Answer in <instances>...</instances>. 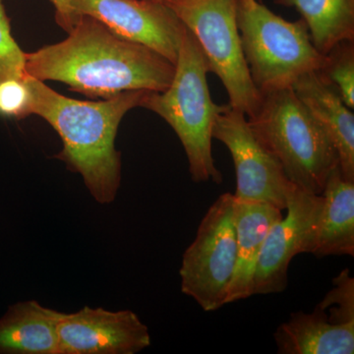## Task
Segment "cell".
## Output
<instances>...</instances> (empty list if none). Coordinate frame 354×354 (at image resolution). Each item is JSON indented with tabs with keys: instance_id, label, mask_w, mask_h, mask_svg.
<instances>
[{
	"instance_id": "6da1fadb",
	"label": "cell",
	"mask_w": 354,
	"mask_h": 354,
	"mask_svg": "<svg viewBox=\"0 0 354 354\" xmlns=\"http://www.w3.org/2000/svg\"><path fill=\"white\" fill-rule=\"evenodd\" d=\"M25 70L43 82L57 81L73 92L106 100L127 91L164 92L176 65L148 46L116 36L95 18L81 15L64 41L25 53Z\"/></svg>"
},
{
	"instance_id": "7a4b0ae2",
	"label": "cell",
	"mask_w": 354,
	"mask_h": 354,
	"mask_svg": "<svg viewBox=\"0 0 354 354\" xmlns=\"http://www.w3.org/2000/svg\"><path fill=\"white\" fill-rule=\"evenodd\" d=\"M27 83L31 113L50 124L64 143L55 158L81 174L95 201L113 203L121 181V155L115 149L118 127L130 109L140 106L147 91H127L100 102L79 101L34 77L27 75Z\"/></svg>"
},
{
	"instance_id": "3957f363",
	"label": "cell",
	"mask_w": 354,
	"mask_h": 354,
	"mask_svg": "<svg viewBox=\"0 0 354 354\" xmlns=\"http://www.w3.org/2000/svg\"><path fill=\"white\" fill-rule=\"evenodd\" d=\"M208 72L201 46L185 28L171 85L164 92L147 91L140 106L158 114L171 125L183 144L195 183L221 184L223 176L212 153L213 128L218 114L230 106H220L212 100Z\"/></svg>"
},
{
	"instance_id": "277c9868",
	"label": "cell",
	"mask_w": 354,
	"mask_h": 354,
	"mask_svg": "<svg viewBox=\"0 0 354 354\" xmlns=\"http://www.w3.org/2000/svg\"><path fill=\"white\" fill-rule=\"evenodd\" d=\"M247 122L291 183L311 194H322L330 174L339 167V155L292 87L262 94L259 108Z\"/></svg>"
},
{
	"instance_id": "5b68a950",
	"label": "cell",
	"mask_w": 354,
	"mask_h": 354,
	"mask_svg": "<svg viewBox=\"0 0 354 354\" xmlns=\"http://www.w3.org/2000/svg\"><path fill=\"white\" fill-rule=\"evenodd\" d=\"M236 20L244 58L261 94L291 87L327 62L302 19L288 22L258 0H236Z\"/></svg>"
},
{
	"instance_id": "8992f818",
	"label": "cell",
	"mask_w": 354,
	"mask_h": 354,
	"mask_svg": "<svg viewBox=\"0 0 354 354\" xmlns=\"http://www.w3.org/2000/svg\"><path fill=\"white\" fill-rule=\"evenodd\" d=\"M194 35L208 62L220 78L230 106L253 115L262 94L254 85L242 51L236 20V0H162Z\"/></svg>"
},
{
	"instance_id": "52a82bcc",
	"label": "cell",
	"mask_w": 354,
	"mask_h": 354,
	"mask_svg": "<svg viewBox=\"0 0 354 354\" xmlns=\"http://www.w3.org/2000/svg\"><path fill=\"white\" fill-rule=\"evenodd\" d=\"M234 195L227 192L212 204L196 236L183 254L181 291L204 311L225 305L236 259Z\"/></svg>"
},
{
	"instance_id": "ba28073f",
	"label": "cell",
	"mask_w": 354,
	"mask_h": 354,
	"mask_svg": "<svg viewBox=\"0 0 354 354\" xmlns=\"http://www.w3.org/2000/svg\"><path fill=\"white\" fill-rule=\"evenodd\" d=\"M323 202L322 195L311 194L295 184L291 186L286 197L288 214L272 223L263 243L253 295H274L286 290L291 260L299 254H311Z\"/></svg>"
},
{
	"instance_id": "9c48e42d",
	"label": "cell",
	"mask_w": 354,
	"mask_h": 354,
	"mask_svg": "<svg viewBox=\"0 0 354 354\" xmlns=\"http://www.w3.org/2000/svg\"><path fill=\"white\" fill-rule=\"evenodd\" d=\"M213 139L227 146L236 174L235 199L262 202L283 211L291 183L283 167L261 145L247 122L245 114L230 106L218 114Z\"/></svg>"
},
{
	"instance_id": "30bf717a",
	"label": "cell",
	"mask_w": 354,
	"mask_h": 354,
	"mask_svg": "<svg viewBox=\"0 0 354 354\" xmlns=\"http://www.w3.org/2000/svg\"><path fill=\"white\" fill-rule=\"evenodd\" d=\"M79 16L88 15L116 36L148 46L176 65L185 25L160 0H73Z\"/></svg>"
},
{
	"instance_id": "8fae6325",
	"label": "cell",
	"mask_w": 354,
	"mask_h": 354,
	"mask_svg": "<svg viewBox=\"0 0 354 354\" xmlns=\"http://www.w3.org/2000/svg\"><path fill=\"white\" fill-rule=\"evenodd\" d=\"M57 333L59 354H135L151 344L148 327L131 310L62 312Z\"/></svg>"
},
{
	"instance_id": "7c38bea8",
	"label": "cell",
	"mask_w": 354,
	"mask_h": 354,
	"mask_svg": "<svg viewBox=\"0 0 354 354\" xmlns=\"http://www.w3.org/2000/svg\"><path fill=\"white\" fill-rule=\"evenodd\" d=\"M291 87L300 102L329 135L339 155V167L342 176L354 183L353 111L319 71L304 74Z\"/></svg>"
},
{
	"instance_id": "4fadbf2b",
	"label": "cell",
	"mask_w": 354,
	"mask_h": 354,
	"mask_svg": "<svg viewBox=\"0 0 354 354\" xmlns=\"http://www.w3.org/2000/svg\"><path fill=\"white\" fill-rule=\"evenodd\" d=\"M274 339L279 354H353L354 323L339 322L317 305L311 313H291Z\"/></svg>"
},
{
	"instance_id": "5bb4252c",
	"label": "cell",
	"mask_w": 354,
	"mask_h": 354,
	"mask_svg": "<svg viewBox=\"0 0 354 354\" xmlns=\"http://www.w3.org/2000/svg\"><path fill=\"white\" fill-rule=\"evenodd\" d=\"M281 212L268 203L235 199L236 259L225 304L252 297L254 277L263 243L272 223L283 216Z\"/></svg>"
},
{
	"instance_id": "9a60e30c",
	"label": "cell",
	"mask_w": 354,
	"mask_h": 354,
	"mask_svg": "<svg viewBox=\"0 0 354 354\" xmlns=\"http://www.w3.org/2000/svg\"><path fill=\"white\" fill-rule=\"evenodd\" d=\"M60 314L36 300L10 305L0 318V354H59Z\"/></svg>"
},
{
	"instance_id": "2e32d148",
	"label": "cell",
	"mask_w": 354,
	"mask_h": 354,
	"mask_svg": "<svg viewBox=\"0 0 354 354\" xmlns=\"http://www.w3.org/2000/svg\"><path fill=\"white\" fill-rule=\"evenodd\" d=\"M321 195L323 207L311 254L317 258L354 256V183L344 179L337 167Z\"/></svg>"
},
{
	"instance_id": "e0dca14e",
	"label": "cell",
	"mask_w": 354,
	"mask_h": 354,
	"mask_svg": "<svg viewBox=\"0 0 354 354\" xmlns=\"http://www.w3.org/2000/svg\"><path fill=\"white\" fill-rule=\"evenodd\" d=\"M301 14L312 44L322 55L337 44L354 41V0H277Z\"/></svg>"
},
{
	"instance_id": "ac0fdd59",
	"label": "cell",
	"mask_w": 354,
	"mask_h": 354,
	"mask_svg": "<svg viewBox=\"0 0 354 354\" xmlns=\"http://www.w3.org/2000/svg\"><path fill=\"white\" fill-rule=\"evenodd\" d=\"M321 75L337 91L349 109L354 108V44L344 41L327 53Z\"/></svg>"
},
{
	"instance_id": "d6986e66",
	"label": "cell",
	"mask_w": 354,
	"mask_h": 354,
	"mask_svg": "<svg viewBox=\"0 0 354 354\" xmlns=\"http://www.w3.org/2000/svg\"><path fill=\"white\" fill-rule=\"evenodd\" d=\"M26 76L25 53L11 34L10 20L3 0H0V82L8 79L24 80Z\"/></svg>"
},
{
	"instance_id": "ffe728a7",
	"label": "cell",
	"mask_w": 354,
	"mask_h": 354,
	"mask_svg": "<svg viewBox=\"0 0 354 354\" xmlns=\"http://www.w3.org/2000/svg\"><path fill=\"white\" fill-rule=\"evenodd\" d=\"M28 75V74H27ZM32 94L24 80L8 79L0 82V114L23 120L31 115Z\"/></svg>"
},
{
	"instance_id": "44dd1931",
	"label": "cell",
	"mask_w": 354,
	"mask_h": 354,
	"mask_svg": "<svg viewBox=\"0 0 354 354\" xmlns=\"http://www.w3.org/2000/svg\"><path fill=\"white\" fill-rule=\"evenodd\" d=\"M55 9V21L68 34L80 19L81 16L75 12L73 0H50Z\"/></svg>"
},
{
	"instance_id": "7402d4cb",
	"label": "cell",
	"mask_w": 354,
	"mask_h": 354,
	"mask_svg": "<svg viewBox=\"0 0 354 354\" xmlns=\"http://www.w3.org/2000/svg\"><path fill=\"white\" fill-rule=\"evenodd\" d=\"M160 1H162V0H160Z\"/></svg>"
}]
</instances>
